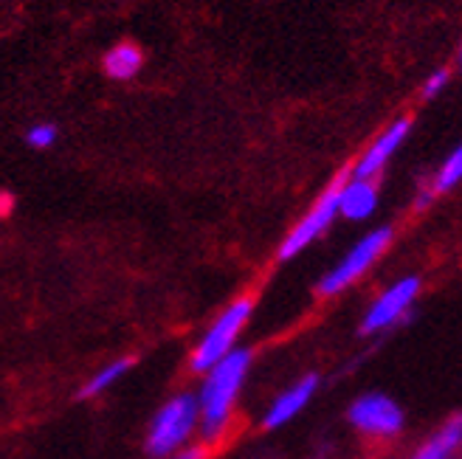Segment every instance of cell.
Masks as SVG:
<instances>
[{"label": "cell", "mask_w": 462, "mask_h": 459, "mask_svg": "<svg viewBox=\"0 0 462 459\" xmlns=\"http://www.w3.org/2000/svg\"><path fill=\"white\" fill-rule=\"evenodd\" d=\"M448 82H451V71L448 68H437V71L426 79V85H423V102H431V99H437L443 94V90L448 87Z\"/></svg>", "instance_id": "2e32d148"}, {"label": "cell", "mask_w": 462, "mask_h": 459, "mask_svg": "<svg viewBox=\"0 0 462 459\" xmlns=\"http://www.w3.org/2000/svg\"><path fill=\"white\" fill-rule=\"evenodd\" d=\"M198 431V398L192 392H180L167 400L152 418L147 434V454L152 459L175 456L183 445L192 443Z\"/></svg>", "instance_id": "7a4b0ae2"}, {"label": "cell", "mask_w": 462, "mask_h": 459, "mask_svg": "<svg viewBox=\"0 0 462 459\" xmlns=\"http://www.w3.org/2000/svg\"><path fill=\"white\" fill-rule=\"evenodd\" d=\"M251 363H254V353L248 347H235L206 372L200 392L195 395L198 398V431L203 443H217L226 434Z\"/></svg>", "instance_id": "6da1fadb"}, {"label": "cell", "mask_w": 462, "mask_h": 459, "mask_svg": "<svg viewBox=\"0 0 462 459\" xmlns=\"http://www.w3.org/2000/svg\"><path fill=\"white\" fill-rule=\"evenodd\" d=\"M459 178H462V150L454 147V152L443 161V167L437 170L434 187H431L434 197H437V195H448V192H454V187L459 183Z\"/></svg>", "instance_id": "5bb4252c"}, {"label": "cell", "mask_w": 462, "mask_h": 459, "mask_svg": "<svg viewBox=\"0 0 462 459\" xmlns=\"http://www.w3.org/2000/svg\"><path fill=\"white\" fill-rule=\"evenodd\" d=\"M251 313H254L251 296H237L235 302H228V308L215 318V325L198 341V347L189 358V370L198 375H206L217 361H223L231 350H235Z\"/></svg>", "instance_id": "3957f363"}, {"label": "cell", "mask_w": 462, "mask_h": 459, "mask_svg": "<svg viewBox=\"0 0 462 459\" xmlns=\"http://www.w3.org/2000/svg\"><path fill=\"white\" fill-rule=\"evenodd\" d=\"M409 133H411V116H401L392 122L378 139L366 147V152L356 161V167H353V178L358 180H375L383 167L392 161V155H395L401 150V144L409 139Z\"/></svg>", "instance_id": "ba28073f"}, {"label": "cell", "mask_w": 462, "mask_h": 459, "mask_svg": "<svg viewBox=\"0 0 462 459\" xmlns=\"http://www.w3.org/2000/svg\"><path fill=\"white\" fill-rule=\"evenodd\" d=\"M316 392H319V375H313V372L305 375V378H299L296 383H291L285 392L280 398H273V403L268 406L263 428L276 431V428L293 423L308 409V403L313 400Z\"/></svg>", "instance_id": "9c48e42d"}, {"label": "cell", "mask_w": 462, "mask_h": 459, "mask_svg": "<svg viewBox=\"0 0 462 459\" xmlns=\"http://www.w3.org/2000/svg\"><path fill=\"white\" fill-rule=\"evenodd\" d=\"M392 237H395V232H392V225H381V228H375V232L364 234V237L341 257V262L328 273V277L319 282V293H321V296H336V293H341V290L350 288L356 280H361L364 273L378 262V257L383 254V251L389 248Z\"/></svg>", "instance_id": "277c9868"}, {"label": "cell", "mask_w": 462, "mask_h": 459, "mask_svg": "<svg viewBox=\"0 0 462 459\" xmlns=\"http://www.w3.org/2000/svg\"><path fill=\"white\" fill-rule=\"evenodd\" d=\"M431 203H434V192H431V189H426V192H420L418 203H414V209H418V212H423V209H429Z\"/></svg>", "instance_id": "ac0fdd59"}, {"label": "cell", "mask_w": 462, "mask_h": 459, "mask_svg": "<svg viewBox=\"0 0 462 459\" xmlns=\"http://www.w3.org/2000/svg\"><path fill=\"white\" fill-rule=\"evenodd\" d=\"M344 178L346 175H338L328 187V192L313 203V209L291 228V234L280 245V260H293L296 254H302L308 245H313L336 223V217H338V187H341Z\"/></svg>", "instance_id": "8992f818"}, {"label": "cell", "mask_w": 462, "mask_h": 459, "mask_svg": "<svg viewBox=\"0 0 462 459\" xmlns=\"http://www.w3.org/2000/svg\"><path fill=\"white\" fill-rule=\"evenodd\" d=\"M130 370H133V358H116V361L105 363L102 370L79 389V395H77V398H79V400H90V398H97V395L107 392V389L119 383Z\"/></svg>", "instance_id": "4fadbf2b"}, {"label": "cell", "mask_w": 462, "mask_h": 459, "mask_svg": "<svg viewBox=\"0 0 462 459\" xmlns=\"http://www.w3.org/2000/svg\"><path fill=\"white\" fill-rule=\"evenodd\" d=\"M378 209V187L375 180H358V178H344L338 187V215L364 223L375 215Z\"/></svg>", "instance_id": "30bf717a"}, {"label": "cell", "mask_w": 462, "mask_h": 459, "mask_svg": "<svg viewBox=\"0 0 462 459\" xmlns=\"http://www.w3.org/2000/svg\"><path fill=\"white\" fill-rule=\"evenodd\" d=\"M420 277H401L392 288H386L378 299L369 305V310L361 318V335H375L389 327H395L401 318L414 308L420 296Z\"/></svg>", "instance_id": "52a82bcc"}, {"label": "cell", "mask_w": 462, "mask_h": 459, "mask_svg": "<svg viewBox=\"0 0 462 459\" xmlns=\"http://www.w3.org/2000/svg\"><path fill=\"white\" fill-rule=\"evenodd\" d=\"M462 443V418H451L440 431L414 451L411 459H451Z\"/></svg>", "instance_id": "7c38bea8"}, {"label": "cell", "mask_w": 462, "mask_h": 459, "mask_svg": "<svg viewBox=\"0 0 462 459\" xmlns=\"http://www.w3.org/2000/svg\"><path fill=\"white\" fill-rule=\"evenodd\" d=\"M9 206H12V195H0V215H6Z\"/></svg>", "instance_id": "d6986e66"}, {"label": "cell", "mask_w": 462, "mask_h": 459, "mask_svg": "<svg viewBox=\"0 0 462 459\" xmlns=\"http://www.w3.org/2000/svg\"><path fill=\"white\" fill-rule=\"evenodd\" d=\"M175 459H209V445L206 443H187L175 454Z\"/></svg>", "instance_id": "e0dca14e"}, {"label": "cell", "mask_w": 462, "mask_h": 459, "mask_svg": "<svg viewBox=\"0 0 462 459\" xmlns=\"http://www.w3.org/2000/svg\"><path fill=\"white\" fill-rule=\"evenodd\" d=\"M105 65V74L116 82H130L138 71H142V65H144V51L138 49L135 42H119V45H113V49L105 54L102 60Z\"/></svg>", "instance_id": "8fae6325"}, {"label": "cell", "mask_w": 462, "mask_h": 459, "mask_svg": "<svg viewBox=\"0 0 462 459\" xmlns=\"http://www.w3.org/2000/svg\"><path fill=\"white\" fill-rule=\"evenodd\" d=\"M346 420H350L361 434H373L381 440L398 437L406 426V411L395 398H389L383 392H366L356 398L346 409Z\"/></svg>", "instance_id": "5b68a950"}, {"label": "cell", "mask_w": 462, "mask_h": 459, "mask_svg": "<svg viewBox=\"0 0 462 459\" xmlns=\"http://www.w3.org/2000/svg\"><path fill=\"white\" fill-rule=\"evenodd\" d=\"M57 135H60L57 124H51V122H40V124H32V127L26 130V144H29L32 150H49V147L57 144Z\"/></svg>", "instance_id": "9a60e30c"}]
</instances>
